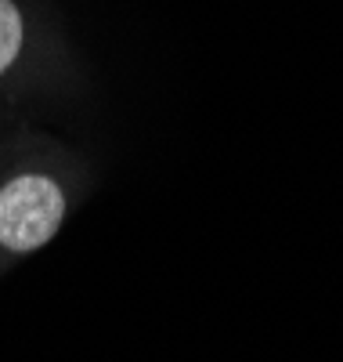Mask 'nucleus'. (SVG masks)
<instances>
[{
    "label": "nucleus",
    "mask_w": 343,
    "mask_h": 362,
    "mask_svg": "<svg viewBox=\"0 0 343 362\" xmlns=\"http://www.w3.org/2000/svg\"><path fill=\"white\" fill-rule=\"evenodd\" d=\"M25 47V18L15 0H0V76H4Z\"/></svg>",
    "instance_id": "nucleus-2"
},
{
    "label": "nucleus",
    "mask_w": 343,
    "mask_h": 362,
    "mask_svg": "<svg viewBox=\"0 0 343 362\" xmlns=\"http://www.w3.org/2000/svg\"><path fill=\"white\" fill-rule=\"evenodd\" d=\"M66 221V192L51 174L25 170L0 185V247L33 254L58 235Z\"/></svg>",
    "instance_id": "nucleus-1"
}]
</instances>
